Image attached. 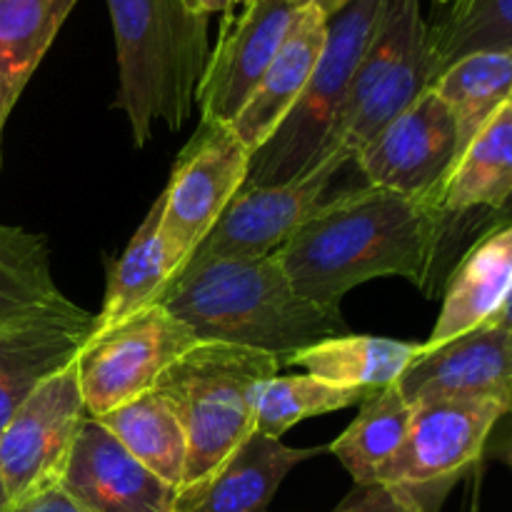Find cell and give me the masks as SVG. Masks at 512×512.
I'll use <instances>...</instances> for the list:
<instances>
[{
	"mask_svg": "<svg viewBox=\"0 0 512 512\" xmlns=\"http://www.w3.org/2000/svg\"><path fill=\"white\" fill-rule=\"evenodd\" d=\"M440 205L388 188L338 193L275 250L295 293L323 305L373 278H405L428 290L445 235Z\"/></svg>",
	"mask_w": 512,
	"mask_h": 512,
	"instance_id": "6da1fadb",
	"label": "cell"
},
{
	"mask_svg": "<svg viewBox=\"0 0 512 512\" xmlns=\"http://www.w3.org/2000/svg\"><path fill=\"white\" fill-rule=\"evenodd\" d=\"M200 343H228L280 363L325 340L350 335L340 305L295 293L275 255L190 258L158 300Z\"/></svg>",
	"mask_w": 512,
	"mask_h": 512,
	"instance_id": "7a4b0ae2",
	"label": "cell"
},
{
	"mask_svg": "<svg viewBox=\"0 0 512 512\" xmlns=\"http://www.w3.org/2000/svg\"><path fill=\"white\" fill-rule=\"evenodd\" d=\"M118 50L115 108L128 115L135 148L155 125L178 133L193 113L210 58L208 18L190 0H105Z\"/></svg>",
	"mask_w": 512,
	"mask_h": 512,
	"instance_id": "3957f363",
	"label": "cell"
},
{
	"mask_svg": "<svg viewBox=\"0 0 512 512\" xmlns=\"http://www.w3.org/2000/svg\"><path fill=\"white\" fill-rule=\"evenodd\" d=\"M275 355L228 343H198L160 378L158 390L173 403L185 438L180 495L193 493L255 430L260 388L280 373Z\"/></svg>",
	"mask_w": 512,
	"mask_h": 512,
	"instance_id": "277c9868",
	"label": "cell"
},
{
	"mask_svg": "<svg viewBox=\"0 0 512 512\" xmlns=\"http://www.w3.org/2000/svg\"><path fill=\"white\" fill-rule=\"evenodd\" d=\"M380 10L383 0H350L328 18V38L308 85L268 143L253 153L245 185L290 183L333 153L335 128Z\"/></svg>",
	"mask_w": 512,
	"mask_h": 512,
	"instance_id": "5b68a950",
	"label": "cell"
},
{
	"mask_svg": "<svg viewBox=\"0 0 512 512\" xmlns=\"http://www.w3.org/2000/svg\"><path fill=\"white\" fill-rule=\"evenodd\" d=\"M438 78L420 0H383L378 25L355 70L333 150L355 155Z\"/></svg>",
	"mask_w": 512,
	"mask_h": 512,
	"instance_id": "8992f818",
	"label": "cell"
},
{
	"mask_svg": "<svg viewBox=\"0 0 512 512\" xmlns=\"http://www.w3.org/2000/svg\"><path fill=\"white\" fill-rule=\"evenodd\" d=\"M198 343L193 330L160 303L110 328L90 330L75 355L88 418H103L158 388L160 378Z\"/></svg>",
	"mask_w": 512,
	"mask_h": 512,
	"instance_id": "52a82bcc",
	"label": "cell"
},
{
	"mask_svg": "<svg viewBox=\"0 0 512 512\" xmlns=\"http://www.w3.org/2000/svg\"><path fill=\"white\" fill-rule=\"evenodd\" d=\"M510 410L490 400H428L413 405L408 435L373 485L413 495L428 512L450 485L478 463L490 433Z\"/></svg>",
	"mask_w": 512,
	"mask_h": 512,
	"instance_id": "ba28073f",
	"label": "cell"
},
{
	"mask_svg": "<svg viewBox=\"0 0 512 512\" xmlns=\"http://www.w3.org/2000/svg\"><path fill=\"white\" fill-rule=\"evenodd\" d=\"M250 158L233 125L218 120H200L180 150L163 193L160 233L183 268L245 185Z\"/></svg>",
	"mask_w": 512,
	"mask_h": 512,
	"instance_id": "9c48e42d",
	"label": "cell"
},
{
	"mask_svg": "<svg viewBox=\"0 0 512 512\" xmlns=\"http://www.w3.org/2000/svg\"><path fill=\"white\" fill-rule=\"evenodd\" d=\"M85 418L73 360L45 380L0 433V483L10 505L63 483Z\"/></svg>",
	"mask_w": 512,
	"mask_h": 512,
	"instance_id": "30bf717a",
	"label": "cell"
},
{
	"mask_svg": "<svg viewBox=\"0 0 512 512\" xmlns=\"http://www.w3.org/2000/svg\"><path fill=\"white\" fill-rule=\"evenodd\" d=\"M348 163H353V155L338 148L298 180L280 185H243L193 258L273 255L323 208L335 175Z\"/></svg>",
	"mask_w": 512,
	"mask_h": 512,
	"instance_id": "8fae6325",
	"label": "cell"
},
{
	"mask_svg": "<svg viewBox=\"0 0 512 512\" xmlns=\"http://www.w3.org/2000/svg\"><path fill=\"white\" fill-rule=\"evenodd\" d=\"M458 160V128L433 88L390 120L358 155L355 165L368 185L410 200L440 205L445 180Z\"/></svg>",
	"mask_w": 512,
	"mask_h": 512,
	"instance_id": "7c38bea8",
	"label": "cell"
},
{
	"mask_svg": "<svg viewBox=\"0 0 512 512\" xmlns=\"http://www.w3.org/2000/svg\"><path fill=\"white\" fill-rule=\"evenodd\" d=\"M303 0H248L228 15L198 88L200 120L233 123L293 30Z\"/></svg>",
	"mask_w": 512,
	"mask_h": 512,
	"instance_id": "4fadbf2b",
	"label": "cell"
},
{
	"mask_svg": "<svg viewBox=\"0 0 512 512\" xmlns=\"http://www.w3.org/2000/svg\"><path fill=\"white\" fill-rule=\"evenodd\" d=\"M398 388L410 405L490 400L512 413V330L483 325L440 348H423Z\"/></svg>",
	"mask_w": 512,
	"mask_h": 512,
	"instance_id": "5bb4252c",
	"label": "cell"
},
{
	"mask_svg": "<svg viewBox=\"0 0 512 512\" xmlns=\"http://www.w3.org/2000/svg\"><path fill=\"white\" fill-rule=\"evenodd\" d=\"M60 485L93 512H180L178 490L95 418H85Z\"/></svg>",
	"mask_w": 512,
	"mask_h": 512,
	"instance_id": "9a60e30c",
	"label": "cell"
},
{
	"mask_svg": "<svg viewBox=\"0 0 512 512\" xmlns=\"http://www.w3.org/2000/svg\"><path fill=\"white\" fill-rule=\"evenodd\" d=\"M325 450L290 448L253 430L208 483L180 495V512H268L290 470Z\"/></svg>",
	"mask_w": 512,
	"mask_h": 512,
	"instance_id": "2e32d148",
	"label": "cell"
},
{
	"mask_svg": "<svg viewBox=\"0 0 512 512\" xmlns=\"http://www.w3.org/2000/svg\"><path fill=\"white\" fill-rule=\"evenodd\" d=\"M325 38H328V18L315 5H305L280 53L260 78L258 88L230 123L250 153L268 143L270 135L278 130L295 100L300 98L323 53Z\"/></svg>",
	"mask_w": 512,
	"mask_h": 512,
	"instance_id": "e0dca14e",
	"label": "cell"
},
{
	"mask_svg": "<svg viewBox=\"0 0 512 512\" xmlns=\"http://www.w3.org/2000/svg\"><path fill=\"white\" fill-rule=\"evenodd\" d=\"M93 318L58 288L43 235L0 225V328L30 320H58L93 330Z\"/></svg>",
	"mask_w": 512,
	"mask_h": 512,
	"instance_id": "ac0fdd59",
	"label": "cell"
},
{
	"mask_svg": "<svg viewBox=\"0 0 512 512\" xmlns=\"http://www.w3.org/2000/svg\"><path fill=\"white\" fill-rule=\"evenodd\" d=\"M512 290V223L485 235L455 268L443 310L423 348L433 350L493 323Z\"/></svg>",
	"mask_w": 512,
	"mask_h": 512,
	"instance_id": "d6986e66",
	"label": "cell"
},
{
	"mask_svg": "<svg viewBox=\"0 0 512 512\" xmlns=\"http://www.w3.org/2000/svg\"><path fill=\"white\" fill-rule=\"evenodd\" d=\"M88 335L90 330L58 320L0 328V433L45 380L73 363Z\"/></svg>",
	"mask_w": 512,
	"mask_h": 512,
	"instance_id": "ffe728a7",
	"label": "cell"
},
{
	"mask_svg": "<svg viewBox=\"0 0 512 512\" xmlns=\"http://www.w3.org/2000/svg\"><path fill=\"white\" fill-rule=\"evenodd\" d=\"M163 218V195L153 203L150 213L130 238L128 248L110 273L108 290L100 313L93 318V330L110 328L140 310L150 308L163 298L168 285L183 270L180 260L160 233Z\"/></svg>",
	"mask_w": 512,
	"mask_h": 512,
	"instance_id": "44dd1931",
	"label": "cell"
},
{
	"mask_svg": "<svg viewBox=\"0 0 512 512\" xmlns=\"http://www.w3.org/2000/svg\"><path fill=\"white\" fill-rule=\"evenodd\" d=\"M423 345L375 335H343L290 355L283 365L303 368L313 378L340 388L385 390L398 385Z\"/></svg>",
	"mask_w": 512,
	"mask_h": 512,
	"instance_id": "7402d4cb",
	"label": "cell"
},
{
	"mask_svg": "<svg viewBox=\"0 0 512 512\" xmlns=\"http://www.w3.org/2000/svg\"><path fill=\"white\" fill-rule=\"evenodd\" d=\"M78 0H0V133Z\"/></svg>",
	"mask_w": 512,
	"mask_h": 512,
	"instance_id": "603a6c76",
	"label": "cell"
},
{
	"mask_svg": "<svg viewBox=\"0 0 512 512\" xmlns=\"http://www.w3.org/2000/svg\"><path fill=\"white\" fill-rule=\"evenodd\" d=\"M512 198V98L455 160L440 208L448 215L473 208H500Z\"/></svg>",
	"mask_w": 512,
	"mask_h": 512,
	"instance_id": "cb8c5ba5",
	"label": "cell"
},
{
	"mask_svg": "<svg viewBox=\"0 0 512 512\" xmlns=\"http://www.w3.org/2000/svg\"><path fill=\"white\" fill-rule=\"evenodd\" d=\"M95 420H100L133 458L180 493L188 463V438L173 403L158 388Z\"/></svg>",
	"mask_w": 512,
	"mask_h": 512,
	"instance_id": "d4e9b609",
	"label": "cell"
},
{
	"mask_svg": "<svg viewBox=\"0 0 512 512\" xmlns=\"http://www.w3.org/2000/svg\"><path fill=\"white\" fill-rule=\"evenodd\" d=\"M458 128V158L512 98V50H483L455 60L433 80Z\"/></svg>",
	"mask_w": 512,
	"mask_h": 512,
	"instance_id": "484cf974",
	"label": "cell"
},
{
	"mask_svg": "<svg viewBox=\"0 0 512 512\" xmlns=\"http://www.w3.org/2000/svg\"><path fill=\"white\" fill-rule=\"evenodd\" d=\"M413 405L398 385L370 395L348 430L328 445V453L343 463L355 485H373L383 465L393 458L408 435Z\"/></svg>",
	"mask_w": 512,
	"mask_h": 512,
	"instance_id": "4316f807",
	"label": "cell"
},
{
	"mask_svg": "<svg viewBox=\"0 0 512 512\" xmlns=\"http://www.w3.org/2000/svg\"><path fill=\"white\" fill-rule=\"evenodd\" d=\"M378 390L340 388L313 375H275L260 388L255 403V433L268 438H283L293 425L315 415L363 405Z\"/></svg>",
	"mask_w": 512,
	"mask_h": 512,
	"instance_id": "83f0119b",
	"label": "cell"
},
{
	"mask_svg": "<svg viewBox=\"0 0 512 512\" xmlns=\"http://www.w3.org/2000/svg\"><path fill=\"white\" fill-rule=\"evenodd\" d=\"M428 38L438 75L470 53L512 50V0H450Z\"/></svg>",
	"mask_w": 512,
	"mask_h": 512,
	"instance_id": "f1b7e54d",
	"label": "cell"
},
{
	"mask_svg": "<svg viewBox=\"0 0 512 512\" xmlns=\"http://www.w3.org/2000/svg\"><path fill=\"white\" fill-rule=\"evenodd\" d=\"M333 512H428L420 500L390 485H355Z\"/></svg>",
	"mask_w": 512,
	"mask_h": 512,
	"instance_id": "f546056e",
	"label": "cell"
},
{
	"mask_svg": "<svg viewBox=\"0 0 512 512\" xmlns=\"http://www.w3.org/2000/svg\"><path fill=\"white\" fill-rule=\"evenodd\" d=\"M10 512H93L85 508L83 503L73 498L63 485H53V488L35 493L30 498L20 500V503L10 505Z\"/></svg>",
	"mask_w": 512,
	"mask_h": 512,
	"instance_id": "4dcf8cb0",
	"label": "cell"
},
{
	"mask_svg": "<svg viewBox=\"0 0 512 512\" xmlns=\"http://www.w3.org/2000/svg\"><path fill=\"white\" fill-rule=\"evenodd\" d=\"M195 10L205 15H213V13H228L230 8V0H190Z\"/></svg>",
	"mask_w": 512,
	"mask_h": 512,
	"instance_id": "1f68e13d",
	"label": "cell"
},
{
	"mask_svg": "<svg viewBox=\"0 0 512 512\" xmlns=\"http://www.w3.org/2000/svg\"><path fill=\"white\" fill-rule=\"evenodd\" d=\"M303 3L315 5V8H318L325 18H333V15L340 13V10H343L350 0H303Z\"/></svg>",
	"mask_w": 512,
	"mask_h": 512,
	"instance_id": "d6a6232c",
	"label": "cell"
},
{
	"mask_svg": "<svg viewBox=\"0 0 512 512\" xmlns=\"http://www.w3.org/2000/svg\"><path fill=\"white\" fill-rule=\"evenodd\" d=\"M488 325H500V328H510L512 330V290H510L508 300H505V305L500 308V313L495 315L493 323H488Z\"/></svg>",
	"mask_w": 512,
	"mask_h": 512,
	"instance_id": "836d02e7",
	"label": "cell"
},
{
	"mask_svg": "<svg viewBox=\"0 0 512 512\" xmlns=\"http://www.w3.org/2000/svg\"><path fill=\"white\" fill-rule=\"evenodd\" d=\"M495 455H498V460H503V463L508 465L510 473H512V428H510V433L505 435L503 443H500L498 448H495Z\"/></svg>",
	"mask_w": 512,
	"mask_h": 512,
	"instance_id": "e575fe53",
	"label": "cell"
},
{
	"mask_svg": "<svg viewBox=\"0 0 512 512\" xmlns=\"http://www.w3.org/2000/svg\"><path fill=\"white\" fill-rule=\"evenodd\" d=\"M0 512H10V500H8V495H5L3 483H0Z\"/></svg>",
	"mask_w": 512,
	"mask_h": 512,
	"instance_id": "d590c367",
	"label": "cell"
},
{
	"mask_svg": "<svg viewBox=\"0 0 512 512\" xmlns=\"http://www.w3.org/2000/svg\"><path fill=\"white\" fill-rule=\"evenodd\" d=\"M245 3H248V0H230V8H228V13H233L235 8H240V5H245ZM228 13H225V15H228Z\"/></svg>",
	"mask_w": 512,
	"mask_h": 512,
	"instance_id": "8d00e7d4",
	"label": "cell"
},
{
	"mask_svg": "<svg viewBox=\"0 0 512 512\" xmlns=\"http://www.w3.org/2000/svg\"><path fill=\"white\" fill-rule=\"evenodd\" d=\"M438 3H450V0H438Z\"/></svg>",
	"mask_w": 512,
	"mask_h": 512,
	"instance_id": "74e56055",
	"label": "cell"
},
{
	"mask_svg": "<svg viewBox=\"0 0 512 512\" xmlns=\"http://www.w3.org/2000/svg\"><path fill=\"white\" fill-rule=\"evenodd\" d=\"M0 140H3V133H0Z\"/></svg>",
	"mask_w": 512,
	"mask_h": 512,
	"instance_id": "f35d334b",
	"label": "cell"
}]
</instances>
